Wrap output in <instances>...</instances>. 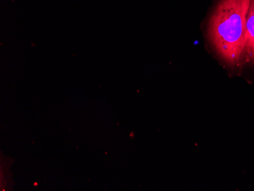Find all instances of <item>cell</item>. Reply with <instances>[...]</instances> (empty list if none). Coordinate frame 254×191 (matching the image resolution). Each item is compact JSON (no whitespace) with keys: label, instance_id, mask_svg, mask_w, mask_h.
Masks as SVG:
<instances>
[{"label":"cell","instance_id":"2","mask_svg":"<svg viewBox=\"0 0 254 191\" xmlns=\"http://www.w3.org/2000/svg\"><path fill=\"white\" fill-rule=\"evenodd\" d=\"M244 58L246 62L254 64V0L250 2L247 18V43Z\"/></svg>","mask_w":254,"mask_h":191},{"label":"cell","instance_id":"1","mask_svg":"<svg viewBox=\"0 0 254 191\" xmlns=\"http://www.w3.org/2000/svg\"><path fill=\"white\" fill-rule=\"evenodd\" d=\"M251 0H220L208 28L211 44L222 61L236 65L244 58Z\"/></svg>","mask_w":254,"mask_h":191}]
</instances>
